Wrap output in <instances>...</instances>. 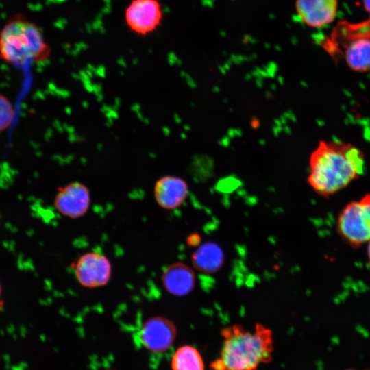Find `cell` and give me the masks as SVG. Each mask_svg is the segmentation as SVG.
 I'll use <instances>...</instances> for the list:
<instances>
[{"mask_svg": "<svg viewBox=\"0 0 370 370\" xmlns=\"http://www.w3.org/2000/svg\"><path fill=\"white\" fill-rule=\"evenodd\" d=\"M365 156L354 145L321 140L309 158L307 182L322 197H330L364 173Z\"/></svg>", "mask_w": 370, "mask_h": 370, "instance_id": "1", "label": "cell"}, {"mask_svg": "<svg viewBox=\"0 0 370 370\" xmlns=\"http://www.w3.org/2000/svg\"><path fill=\"white\" fill-rule=\"evenodd\" d=\"M223 338L220 357L212 362L211 370H257L272 360V331L256 323L254 332L234 324L221 330Z\"/></svg>", "mask_w": 370, "mask_h": 370, "instance_id": "2", "label": "cell"}, {"mask_svg": "<svg viewBox=\"0 0 370 370\" xmlns=\"http://www.w3.org/2000/svg\"><path fill=\"white\" fill-rule=\"evenodd\" d=\"M50 54L40 28L24 16H14L0 31V58L6 63L14 66L38 63Z\"/></svg>", "mask_w": 370, "mask_h": 370, "instance_id": "3", "label": "cell"}, {"mask_svg": "<svg viewBox=\"0 0 370 370\" xmlns=\"http://www.w3.org/2000/svg\"><path fill=\"white\" fill-rule=\"evenodd\" d=\"M324 47L334 58L340 52L354 71H370V18L359 23H338Z\"/></svg>", "mask_w": 370, "mask_h": 370, "instance_id": "4", "label": "cell"}, {"mask_svg": "<svg viewBox=\"0 0 370 370\" xmlns=\"http://www.w3.org/2000/svg\"><path fill=\"white\" fill-rule=\"evenodd\" d=\"M337 231L343 240L357 247L370 241V193L348 203L337 219Z\"/></svg>", "mask_w": 370, "mask_h": 370, "instance_id": "5", "label": "cell"}, {"mask_svg": "<svg viewBox=\"0 0 370 370\" xmlns=\"http://www.w3.org/2000/svg\"><path fill=\"white\" fill-rule=\"evenodd\" d=\"M73 269L78 283L86 288L107 285L112 273V265L109 258L97 251L82 254L74 262Z\"/></svg>", "mask_w": 370, "mask_h": 370, "instance_id": "6", "label": "cell"}, {"mask_svg": "<svg viewBox=\"0 0 370 370\" xmlns=\"http://www.w3.org/2000/svg\"><path fill=\"white\" fill-rule=\"evenodd\" d=\"M162 7L158 0H132L125 9V20L131 31L147 36L161 25Z\"/></svg>", "mask_w": 370, "mask_h": 370, "instance_id": "7", "label": "cell"}, {"mask_svg": "<svg viewBox=\"0 0 370 370\" xmlns=\"http://www.w3.org/2000/svg\"><path fill=\"white\" fill-rule=\"evenodd\" d=\"M91 204L88 188L82 182H72L58 188L53 206L62 215L75 219L84 216Z\"/></svg>", "mask_w": 370, "mask_h": 370, "instance_id": "8", "label": "cell"}, {"mask_svg": "<svg viewBox=\"0 0 370 370\" xmlns=\"http://www.w3.org/2000/svg\"><path fill=\"white\" fill-rule=\"evenodd\" d=\"M177 335L174 323L166 317L154 316L147 319L140 330V340L150 352L161 353L168 350Z\"/></svg>", "mask_w": 370, "mask_h": 370, "instance_id": "9", "label": "cell"}, {"mask_svg": "<svg viewBox=\"0 0 370 370\" xmlns=\"http://www.w3.org/2000/svg\"><path fill=\"white\" fill-rule=\"evenodd\" d=\"M188 195L186 182L175 175L160 177L153 186V197L157 204L166 210H173L181 206Z\"/></svg>", "mask_w": 370, "mask_h": 370, "instance_id": "10", "label": "cell"}, {"mask_svg": "<svg viewBox=\"0 0 370 370\" xmlns=\"http://www.w3.org/2000/svg\"><path fill=\"white\" fill-rule=\"evenodd\" d=\"M337 0H297L295 10L300 19L311 27H321L333 21Z\"/></svg>", "mask_w": 370, "mask_h": 370, "instance_id": "11", "label": "cell"}, {"mask_svg": "<svg viewBox=\"0 0 370 370\" xmlns=\"http://www.w3.org/2000/svg\"><path fill=\"white\" fill-rule=\"evenodd\" d=\"M195 282L194 271L186 264L180 262L169 264L162 274L164 288L174 296L187 295L195 288Z\"/></svg>", "mask_w": 370, "mask_h": 370, "instance_id": "12", "label": "cell"}, {"mask_svg": "<svg viewBox=\"0 0 370 370\" xmlns=\"http://www.w3.org/2000/svg\"><path fill=\"white\" fill-rule=\"evenodd\" d=\"M193 266L201 273L211 274L218 271L224 261L221 247L214 242H207L199 246L191 255Z\"/></svg>", "mask_w": 370, "mask_h": 370, "instance_id": "13", "label": "cell"}, {"mask_svg": "<svg viewBox=\"0 0 370 370\" xmlns=\"http://www.w3.org/2000/svg\"><path fill=\"white\" fill-rule=\"evenodd\" d=\"M171 367L173 370H204L201 354L190 345H184L177 349L171 360Z\"/></svg>", "mask_w": 370, "mask_h": 370, "instance_id": "14", "label": "cell"}, {"mask_svg": "<svg viewBox=\"0 0 370 370\" xmlns=\"http://www.w3.org/2000/svg\"><path fill=\"white\" fill-rule=\"evenodd\" d=\"M14 117V108L10 100L0 93V132L7 130Z\"/></svg>", "mask_w": 370, "mask_h": 370, "instance_id": "15", "label": "cell"}, {"mask_svg": "<svg viewBox=\"0 0 370 370\" xmlns=\"http://www.w3.org/2000/svg\"><path fill=\"white\" fill-rule=\"evenodd\" d=\"M186 243L189 246H198L201 243L200 235L196 233L189 235L186 239Z\"/></svg>", "mask_w": 370, "mask_h": 370, "instance_id": "16", "label": "cell"}, {"mask_svg": "<svg viewBox=\"0 0 370 370\" xmlns=\"http://www.w3.org/2000/svg\"><path fill=\"white\" fill-rule=\"evenodd\" d=\"M365 9L370 14V0H363Z\"/></svg>", "mask_w": 370, "mask_h": 370, "instance_id": "17", "label": "cell"}, {"mask_svg": "<svg viewBox=\"0 0 370 370\" xmlns=\"http://www.w3.org/2000/svg\"><path fill=\"white\" fill-rule=\"evenodd\" d=\"M2 293H3L2 285L0 282V311L3 308V301L1 300Z\"/></svg>", "mask_w": 370, "mask_h": 370, "instance_id": "18", "label": "cell"}, {"mask_svg": "<svg viewBox=\"0 0 370 370\" xmlns=\"http://www.w3.org/2000/svg\"><path fill=\"white\" fill-rule=\"evenodd\" d=\"M367 256H368L369 263L370 264V241L368 243V245H367Z\"/></svg>", "mask_w": 370, "mask_h": 370, "instance_id": "19", "label": "cell"}, {"mask_svg": "<svg viewBox=\"0 0 370 370\" xmlns=\"http://www.w3.org/2000/svg\"><path fill=\"white\" fill-rule=\"evenodd\" d=\"M346 370H356V369H346Z\"/></svg>", "mask_w": 370, "mask_h": 370, "instance_id": "20", "label": "cell"}, {"mask_svg": "<svg viewBox=\"0 0 370 370\" xmlns=\"http://www.w3.org/2000/svg\"><path fill=\"white\" fill-rule=\"evenodd\" d=\"M106 370H114V369H106Z\"/></svg>", "mask_w": 370, "mask_h": 370, "instance_id": "21", "label": "cell"}]
</instances>
